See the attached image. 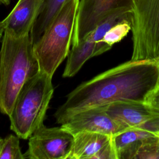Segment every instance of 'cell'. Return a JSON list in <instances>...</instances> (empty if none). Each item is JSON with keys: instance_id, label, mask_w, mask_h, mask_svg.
<instances>
[{"instance_id": "18", "label": "cell", "mask_w": 159, "mask_h": 159, "mask_svg": "<svg viewBox=\"0 0 159 159\" xmlns=\"http://www.w3.org/2000/svg\"><path fill=\"white\" fill-rule=\"evenodd\" d=\"M19 137L10 134L4 139L0 148V159H24L21 152Z\"/></svg>"}, {"instance_id": "10", "label": "cell", "mask_w": 159, "mask_h": 159, "mask_svg": "<svg viewBox=\"0 0 159 159\" xmlns=\"http://www.w3.org/2000/svg\"><path fill=\"white\" fill-rule=\"evenodd\" d=\"M43 1L44 0H19L7 17L0 22L4 32L15 37L30 35L40 13Z\"/></svg>"}, {"instance_id": "13", "label": "cell", "mask_w": 159, "mask_h": 159, "mask_svg": "<svg viewBox=\"0 0 159 159\" xmlns=\"http://www.w3.org/2000/svg\"><path fill=\"white\" fill-rule=\"evenodd\" d=\"M118 159H159V135L129 146L119 153Z\"/></svg>"}, {"instance_id": "19", "label": "cell", "mask_w": 159, "mask_h": 159, "mask_svg": "<svg viewBox=\"0 0 159 159\" xmlns=\"http://www.w3.org/2000/svg\"><path fill=\"white\" fill-rule=\"evenodd\" d=\"M91 159H118L117 153L111 137L110 140L92 157Z\"/></svg>"}, {"instance_id": "17", "label": "cell", "mask_w": 159, "mask_h": 159, "mask_svg": "<svg viewBox=\"0 0 159 159\" xmlns=\"http://www.w3.org/2000/svg\"><path fill=\"white\" fill-rule=\"evenodd\" d=\"M131 28L132 17L122 19L106 32L101 42L112 47L114 43L121 41L131 30Z\"/></svg>"}, {"instance_id": "5", "label": "cell", "mask_w": 159, "mask_h": 159, "mask_svg": "<svg viewBox=\"0 0 159 159\" xmlns=\"http://www.w3.org/2000/svg\"><path fill=\"white\" fill-rule=\"evenodd\" d=\"M132 61H159V0H134Z\"/></svg>"}, {"instance_id": "7", "label": "cell", "mask_w": 159, "mask_h": 159, "mask_svg": "<svg viewBox=\"0 0 159 159\" xmlns=\"http://www.w3.org/2000/svg\"><path fill=\"white\" fill-rule=\"evenodd\" d=\"M134 0H80L72 36V45L85 38L108 14L131 10Z\"/></svg>"}, {"instance_id": "16", "label": "cell", "mask_w": 159, "mask_h": 159, "mask_svg": "<svg viewBox=\"0 0 159 159\" xmlns=\"http://www.w3.org/2000/svg\"><path fill=\"white\" fill-rule=\"evenodd\" d=\"M129 17H132V12L130 9H120L114 11L102 19L84 39L96 42H101L102 37L109 29L122 19Z\"/></svg>"}, {"instance_id": "21", "label": "cell", "mask_w": 159, "mask_h": 159, "mask_svg": "<svg viewBox=\"0 0 159 159\" xmlns=\"http://www.w3.org/2000/svg\"><path fill=\"white\" fill-rule=\"evenodd\" d=\"M11 3V0H0V4L9 5Z\"/></svg>"}, {"instance_id": "23", "label": "cell", "mask_w": 159, "mask_h": 159, "mask_svg": "<svg viewBox=\"0 0 159 159\" xmlns=\"http://www.w3.org/2000/svg\"><path fill=\"white\" fill-rule=\"evenodd\" d=\"M2 142H3V139L0 137V148H1V145H2Z\"/></svg>"}, {"instance_id": "11", "label": "cell", "mask_w": 159, "mask_h": 159, "mask_svg": "<svg viewBox=\"0 0 159 159\" xmlns=\"http://www.w3.org/2000/svg\"><path fill=\"white\" fill-rule=\"evenodd\" d=\"M111 48V46L104 42H96L83 39L77 44L72 45V48L67 56L63 77L69 78L75 76L88 60L101 55Z\"/></svg>"}, {"instance_id": "24", "label": "cell", "mask_w": 159, "mask_h": 159, "mask_svg": "<svg viewBox=\"0 0 159 159\" xmlns=\"http://www.w3.org/2000/svg\"><path fill=\"white\" fill-rule=\"evenodd\" d=\"M158 66H159V61H158Z\"/></svg>"}, {"instance_id": "2", "label": "cell", "mask_w": 159, "mask_h": 159, "mask_svg": "<svg viewBox=\"0 0 159 159\" xmlns=\"http://www.w3.org/2000/svg\"><path fill=\"white\" fill-rule=\"evenodd\" d=\"M30 35L15 37L4 32L0 50V111L9 116L24 84L40 67Z\"/></svg>"}, {"instance_id": "12", "label": "cell", "mask_w": 159, "mask_h": 159, "mask_svg": "<svg viewBox=\"0 0 159 159\" xmlns=\"http://www.w3.org/2000/svg\"><path fill=\"white\" fill-rule=\"evenodd\" d=\"M74 135L67 159H91L111 139V135L90 131H81Z\"/></svg>"}, {"instance_id": "14", "label": "cell", "mask_w": 159, "mask_h": 159, "mask_svg": "<svg viewBox=\"0 0 159 159\" xmlns=\"http://www.w3.org/2000/svg\"><path fill=\"white\" fill-rule=\"evenodd\" d=\"M65 0H44L42 10L30 32L34 44L42 35Z\"/></svg>"}, {"instance_id": "6", "label": "cell", "mask_w": 159, "mask_h": 159, "mask_svg": "<svg viewBox=\"0 0 159 159\" xmlns=\"http://www.w3.org/2000/svg\"><path fill=\"white\" fill-rule=\"evenodd\" d=\"M29 147L24 158L67 159L74 135L62 127H47L44 124L29 138Z\"/></svg>"}, {"instance_id": "3", "label": "cell", "mask_w": 159, "mask_h": 159, "mask_svg": "<svg viewBox=\"0 0 159 159\" xmlns=\"http://www.w3.org/2000/svg\"><path fill=\"white\" fill-rule=\"evenodd\" d=\"M52 77L39 71L19 91L8 116L10 128L19 138L27 139L43 124L54 89Z\"/></svg>"}, {"instance_id": "1", "label": "cell", "mask_w": 159, "mask_h": 159, "mask_svg": "<svg viewBox=\"0 0 159 159\" xmlns=\"http://www.w3.org/2000/svg\"><path fill=\"white\" fill-rule=\"evenodd\" d=\"M159 83V66L152 61L121 63L83 82L71 91L54 114L60 124L71 115L119 101L146 102Z\"/></svg>"}, {"instance_id": "4", "label": "cell", "mask_w": 159, "mask_h": 159, "mask_svg": "<svg viewBox=\"0 0 159 159\" xmlns=\"http://www.w3.org/2000/svg\"><path fill=\"white\" fill-rule=\"evenodd\" d=\"M79 1L65 0L33 45L40 70L52 77L70 52Z\"/></svg>"}, {"instance_id": "20", "label": "cell", "mask_w": 159, "mask_h": 159, "mask_svg": "<svg viewBox=\"0 0 159 159\" xmlns=\"http://www.w3.org/2000/svg\"><path fill=\"white\" fill-rule=\"evenodd\" d=\"M146 103L151 107L159 110V83L148 96Z\"/></svg>"}, {"instance_id": "15", "label": "cell", "mask_w": 159, "mask_h": 159, "mask_svg": "<svg viewBox=\"0 0 159 159\" xmlns=\"http://www.w3.org/2000/svg\"><path fill=\"white\" fill-rule=\"evenodd\" d=\"M159 135L156 132L142 128H129L111 136L112 140L117 153L133 143L145 139Z\"/></svg>"}, {"instance_id": "9", "label": "cell", "mask_w": 159, "mask_h": 159, "mask_svg": "<svg viewBox=\"0 0 159 159\" xmlns=\"http://www.w3.org/2000/svg\"><path fill=\"white\" fill-rule=\"evenodd\" d=\"M60 125L73 135L81 131H90L113 135L129 129L113 119L106 112L105 106L78 111L65 119Z\"/></svg>"}, {"instance_id": "8", "label": "cell", "mask_w": 159, "mask_h": 159, "mask_svg": "<svg viewBox=\"0 0 159 159\" xmlns=\"http://www.w3.org/2000/svg\"><path fill=\"white\" fill-rule=\"evenodd\" d=\"M107 114L126 128H142L159 132V110L147 103L119 101L105 105Z\"/></svg>"}, {"instance_id": "22", "label": "cell", "mask_w": 159, "mask_h": 159, "mask_svg": "<svg viewBox=\"0 0 159 159\" xmlns=\"http://www.w3.org/2000/svg\"><path fill=\"white\" fill-rule=\"evenodd\" d=\"M3 32H4V30H3V29L0 24V42L2 39V35H3Z\"/></svg>"}]
</instances>
